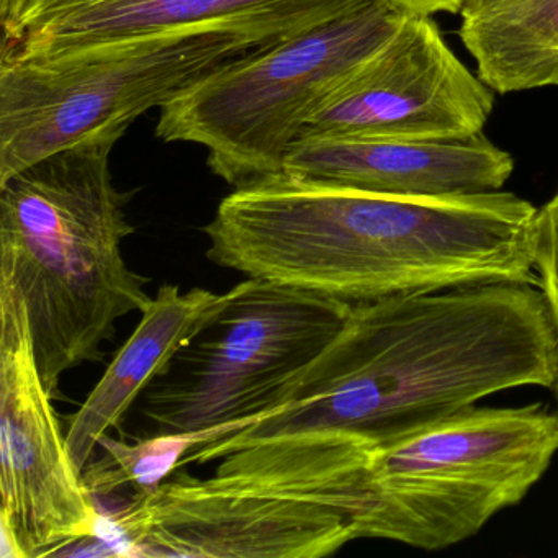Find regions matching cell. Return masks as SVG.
<instances>
[{
    "label": "cell",
    "mask_w": 558,
    "mask_h": 558,
    "mask_svg": "<svg viewBox=\"0 0 558 558\" xmlns=\"http://www.w3.org/2000/svg\"><path fill=\"white\" fill-rule=\"evenodd\" d=\"M292 35L280 25L228 19L0 60V184L84 140L122 138L143 113Z\"/></svg>",
    "instance_id": "cell-4"
},
{
    "label": "cell",
    "mask_w": 558,
    "mask_h": 558,
    "mask_svg": "<svg viewBox=\"0 0 558 558\" xmlns=\"http://www.w3.org/2000/svg\"><path fill=\"white\" fill-rule=\"evenodd\" d=\"M0 459V557H54L97 535L99 511L41 380L24 300L2 282Z\"/></svg>",
    "instance_id": "cell-8"
},
{
    "label": "cell",
    "mask_w": 558,
    "mask_h": 558,
    "mask_svg": "<svg viewBox=\"0 0 558 558\" xmlns=\"http://www.w3.org/2000/svg\"><path fill=\"white\" fill-rule=\"evenodd\" d=\"M99 532L119 557L323 558L357 538L336 509L187 473L100 515Z\"/></svg>",
    "instance_id": "cell-9"
},
{
    "label": "cell",
    "mask_w": 558,
    "mask_h": 558,
    "mask_svg": "<svg viewBox=\"0 0 558 558\" xmlns=\"http://www.w3.org/2000/svg\"><path fill=\"white\" fill-rule=\"evenodd\" d=\"M558 453L544 404L470 407L372 452L359 538L442 550L519 505Z\"/></svg>",
    "instance_id": "cell-6"
},
{
    "label": "cell",
    "mask_w": 558,
    "mask_h": 558,
    "mask_svg": "<svg viewBox=\"0 0 558 558\" xmlns=\"http://www.w3.org/2000/svg\"><path fill=\"white\" fill-rule=\"evenodd\" d=\"M408 15L390 0H368L238 58L161 107L156 136L207 149L210 171L234 189L280 174L313 110L377 53Z\"/></svg>",
    "instance_id": "cell-5"
},
{
    "label": "cell",
    "mask_w": 558,
    "mask_h": 558,
    "mask_svg": "<svg viewBox=\"0 0 558 558\" xmlns=\"http://www.w3.org/2000/svg\"><path fill=\"white\" fill-rule=\"evenodd\" d=\"M401 11L408 14L433 15L437 12L460 14L466 8L470 0H390Z\"/></svg>",
    "instance_id": "cell-17"
},
{
    "label": "cell",
    "mask_w": 558,
    "mask_h": 558,
    "mask_svg": "<svg viewBox=\"0 0 558 558\" xmlns=\"http://www.w3.org/2000/svg\"><path fill=\"white\" fill-rule=\"evenodd\" d=\"M558 380L541 290L492 282L354 303L338 338L274 410L192 449L208 463L259 444L344 440L381 449L476 401Z\"/></svg>",
    "instance_id": "cell-1"
},
{
    "label": "cell",
    "mask_w": 558,
    "mask_h": 558,
    "mask_svg": "<svg viewBox=\"0 0 558 558\" xmlns=\"http://www.w3.org/2000/svg\"><path fill=\"white\" fill-rule=\"evenodd\" d=\"M220 300V293L201 287L182 292L174 283L161 286L143 310L135 332L70 420L68 449L81 473L96 457L100 439L120 427L151 381L204 328Z\"/></svg>",
    "instance_id": "cell-13"
},
{
    "label": "cell",
    "mask_w": 558,
    "mask_h": 558,
    "mask_svg": "<svg viewBox=\"0 0 558 558\" xmlns=\"http://www.w3.org/2000/svg\"><path fill=\"white\" fill-rule=\"evenodd\" d=\"M228 434V429L158 433L135 444L113 439L107 434L99 444V449L106 453L90 460L83 472L84 483L94 502L110 498L125 486H132L135 495H146L169 480L192 449Z\"/></svg>",
    "instance_id": "cell-15"
},
{
    "label": "cell",
    "mask_w": 558,
    "mask_h": 558,
    "mask_svg": "<svg viewBox=\"0 0 558 558\" xmlns=\"http://www.w3.org/2000/svg\"><path fill=\"white\" fill-rule=\"evenodd\" d=\"M354 303L253 279L220 305L142 395L158 433H231L274 410L338 338Z\"/></svg>",
    "instance_id": "cell-7"
},
{
    "label": "cell",
    "mask_w": 558,
    "mask_h": 558,
    "mask_svg": "<svg viewBox=\"0 0 558 558\" xmlns=\"http://www.w3.org/2000/svg\"><path fill=\"white\" fill-rule=\"evenodd\" d=\"M493 90L456 57L429 15L397 34L322 100L302 136L352 135L437 142L482 133Z\"/></svg>",
    "instance_id": "cell-10"
},
{
    "label": "cell",
    "mask_w": 558,
    "mask_h": 558,
    "mask_svg": "<svg viewBox=\"0 0 558 558\" xmlns=\"http://www.w3.org/2000/svg\"><path fill=\"white\" fill-rule=\"evenodd\" d=\"M512 168L509 153L483 133L437 142L308 135L293 143L283 162L286 174L316 184L433 198L501 191Z\"/></svg>",
    "instance_id": "cell-12"
},
{
    "label": "cell",
    "mask_w": 558,
    "mask_h": 558,
    "mask_svg": "<svg viewBox=\"0 0 558 558\" xmlns=\"http://www.w3.org/2000/svg\"><path fill=\"white\" fill-rule=\"evenodd\" d=\"M534 274L558 336V192L537 210L534 225Z\"/></svg>",
    "instance_id": "cell-16"
},
{
    "label": "cell",
    "mask_w": 558,
    "mask_h": 558,
    "mask_svg": "<svg viewBox=\"0 0 558 558\" xmlns=\"http://www.w3.org/2000/svg\"><path fill=\"white\" fill-rule=\"evenodd\" d=\"M117 138H89L0 184V282L27 308L38 371L54 397L66 372L104 357L116 323L151 302L126 264L132 194L110 171Z\"/></svg>",
    "instance_id": "cell-3"
},
{
    "label": "cell",
    "mask_w": 558,
    "mask_h": 558,
    "mask_svg": "<svg viewBox=\"0 0 558 558\" xmlns=\"http://www.w3.org/2000/svg\"><path fill=\"white\" fill-rule=\"evenodd\" d=\"M535 217L509 192L398 197L280 172L234 189L202 231L217 266L362 303L535 283Z\"/></svg>",
    "instance_id": "cell-2"
},
{
    "label": "cell",
    "mask_w": 558,
    "mask_h": 558,
    "mask_svg": "<svg viewBox=\"0 0 558 558\" xmlns=\"http://www.w3.org/2000/svg\"><path fill=\"white\" fill-rule=\"evenodd\" d=\"M15 0H0V17L2 15L8 14L9 9L12 8V4H14Z\"/></svg>",
    "instance_id": "cell-18"
},
{
    "label": "cell",
    "mask_w": 558,
    "mask_h": 558,
    "mask_svg": "<svg viewBox=\"0 0 558 558\" xmlns=\"http://www.w3.org/2000/svg\"><path fill=\"white\" fill-rule=\"evenodd\" d=\"M459 37L498 94L558 86V0H470Z\"/></svg>",
    "instance_id": "cell-14"
},
{
    "label": "cell",
    "mask_w": 558,
    "mask_h": 558,
    "mask_svg": "<svg viewBox=\"0 0 558 558\" xmlns=\"http://www.w3.org/2000/svg\"><path fill=\"white\" fill-rule=\"evenodd\" d=\"M368 0H15L2 15L0 60H34L74 48L228 19L308 31Z\"/></svg>",
    "instance_id": "cell-11"
},
{
    "label": "cell",
    "mask_w": 558,
    "mask_h": 558,
    "mask_svg": "<svg viewBox=\"0 0 558 558\" xmlns=\"http://www.w3.org/2000/svg\"><path fill=\"white\" fill-rule=\"evenodd\" d=\"M551 391H554V398L555 401H557V413H558V380L557 384L554 385V387L550 388Z\"/></svg>",
    "instance_id": "cell-19"
}]
</instances>
